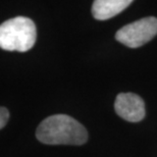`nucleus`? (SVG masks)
Wrapping results in <instances>:
<instances>
[{
  "instance_id": "obj_4",
  "label": "nucleus",
  "mask_w": 157,
  "mask_h": 157,
  "mask_svg": "<svg viewBox=\"0 0 157 157\" xmlns=\"http://www.w3.org/2000/svg\"><path fill=\"white\" fill-rule=\"evenodd\" d=\"M118 117L131 122H138L145 117V103L140 96L134 93L118 94L114 102Z\"/></svg>"
},
{
  "instance_id": "obj_5",
  "label": "nucleus",
  "mask_w": 157,
  "mask_h": 157,
  "mask_svg": "<svg viewBox=\"0 0 157 157\" xmlns=\"http://www.w3.org/2000/svg\"><path fill=\"white\" fill-rule=\"evenodd\" d=\"M131 3V0H95L92 5V14L96 20L106 21L121 13Z\"/></svg>"
},
{
  "instance_id": "obj_3",
  "label": "nucleus",
  "mask_w": 157,
  "mask_h": 157,
  "mask_svg": "<svg viewBox=\"0 0 157 157\" xmlns=\"http://www.w3.org/2000/svg\"><path fill=\"white\" fill-rule=\"evenodd\" d=\"M157 35V18L148 17L125 25L115 34V39L130 48H138Z\"/></svg>"
},
{
  "instance_id": "obj_6",
  "label": "nucleus",
  "mask_w": 157,
  "mask_h": 157,
  "mask_svg": "<svg viewBox=\"0 0 157 157\" xmlns=\"http://www.w3.org/2000/svg\"><path fill=\"white\" fill-rule=\"evenodd\" d=\"M9 119V111L7 108L0 106V130L5 127Z\"/></svg>"
},
{
  "instance_id": "obj_2",
  "label": "nucleus",
  "mask_w": 157,
  "mask_h": 157,
  "mask_svg": "<svg viewBox=\"0 0 157 157\" xmlns=\"http://www.w3.org/2000/svg\"><path fill=\"white\" fill-rule=\"evenodd\" d=\"M37 30L34 21L17 17L0 25V48L7 51L26 52L35 45Z\"/></svg>"
},
{
  "instance_id": "obj_1",
  "label": "nucleus",
  "mask_w": 157,
  "mask_h": 157,
  "mask_svg": "<svg viewBox=\"0 0 157 157\" xmlns=\"http://www.w3.org/2000/svg\"><path fill=\"white\" fill-rule=\"evenodd\" d=\"M36 137L47 145L80 146L87 142L88 132L82 124L67 114L45 118L36 131Z\"/></svg>"
}]
</instances>
